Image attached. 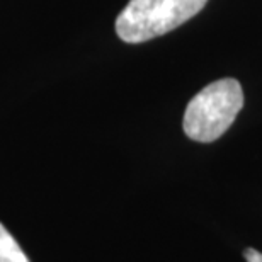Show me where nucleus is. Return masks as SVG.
Listing matches in <instances>:
<instances>
[{"mask_svg":"<svg viewBox=\"0 0 262 262\" xmlns=\"http://www.w3.org/2000/svg\"><path fill=\"white\" fill-rule=\"evenodd\" d=\"M208 0H129L116 19L124 43H145L187 23Z\"/></svg>","mask_w":262,"mask_h":262,"instance_id":"obj_2","label":"nucleus"},{"mask_svg":"<svg viewBox=\"0 0 262 262\" xmlns=\"http://www.w3.org/2000/svg\"><path fill=\"white\" fill-rule=\"evenodd\" d=\"M0 262H29L17 240L0 223Z\"/></svg>","mask_w":262,"mask_h":262,"instance_id":"obj_3","label":"nucleus"},{"mask_svg":"<svg viewBox=\"0 0 262 262\" xmlns=\"http://www.w3.org/2000/svg\"><path fill=\"white\" fill-rule=\"evenodd\" d=\"M244 257L247 262H262V254L252 247H247L244 250Z\"/></svg>","mask_w":262,"mask_h":262,"instance_id":"obj_4","label":"nucleus"},{"mask_svg":"<svg viewBox=\"0 0 262 262\" xmlns=\"http://www.w3.org/2000/svg\"><path fill=\"white\" fill-rule=\"evenodd\" d=\"M244 107V91L235 78H220L191 99L182 128L191 140L211 143L233 124Z\"/></svg>","mask_w":262,"mask_h":262,"instance_id":"obj_1","label":"nucleus"}]
</instances>
